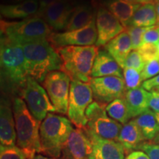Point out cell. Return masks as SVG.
Here are the masks:
<instances>
[{
    "label": "cell",
    "instance_id": "40",
    "mask_svg": "<svg viewBox=\"0 0 159 159\" xmlns=\"http://www.w3.org/2000/svg\"><path fill=\"white\" fill-rule=\"evenodd\" d=\"M24 0H1L2 5H14L21 2Z\"/></svg>",
    "mask_w": 159,
    "mask_h": 159
},
{
    "label": "cell",
    "instance_id": "2",
    "mask_svg": "<svg viewBox=\"0 0 159 159\" xmlns=\"http://www.w3.org/2000/svg\"><path fill=\"white\" fill-rule=\"evenodd\" d=\"M13 111L17 145L25 152L27 159H30L41 152L40 122L31 114L22 98L14 99Z\"/></svg>",
    "mask_w": 159,
    "mask_h": 159
},
{
    "label": "cell",
    "instance_id": "10",
    "mask_svg": "<svg viewBox=\"0 0 159 159\" xmlns=\"http://www.w3.org/2000/svg\"><path fill=\"white\" fill-rule=\"evenodd\" d=\"M21 94L30 112L39 122H42L49 113L55 112L45 89L34 79L27 78Z\"/></svg>",
    "mask_w": 159,
    "mask_h": 159
},
{
    "label": "cell",
    "instance_id": "27",
    "mask_svg": "<svg viewBox=\"0 0 159 159\" xmlns=\"http://www.w3.org/2000/svg\"><path fill=\"white\" fill-rule=\"evenodd\" d=\"M106 112L109 116L114 120L122 125H125L131 118L128 105L124 98L116 99L108 103L106 108Z\"/></svg>",
    "mask_w": 159,
    "mask_h": 159
},
{
    "label": "cell",
    "instance_id": "19",
    "mask_svg": "<svg viewBox=\"0 0 159 159\" xmlns=\"http://www.w3.org/2000/svg\"><path fill=\"white\" fill-rule=\"evenodd\" d=\"M39 10V0H24L14 5H1L0 13L7 19H26L36 16Z\"/></svg>",
    "mask_w": 159,
    "mask_h": 159
},
{
    "label": "cell",
    "instance_id": "20",
    "mask_svg": "<svg viewBox=\"0 0 159 159\" xmlns=\"http://www.w3.org/2000/svg\"><path fill=\"white\" fill-rule=\"evenodd\" d=\"M150 92L142 87L127 90L124 99L128 105L131 118L137 117L148 111Z\"/></svg>",
    "mask_w": 159,
    "mask_h": 159
},
{
    "label": "cell",
    "instance_id": "6",
    "mask_svg": "<svg viewBox=\"0 0 159 159\" xmlns=\"http://www.w3.org/2000/svg\"><path fill=\"white\" fill-rule=\"evenodd\" d=\"M52 29L41 17L33 16L20 21H1V36L20 45L34 41L49 40Z\"/></svg>",
    "mask_w": 159,
    "mask_h": 159
},
{
    "label": "cell",
    "instance_id": "24",
    "mask_svg": "<svg viewBox=\"0 0 159 159\" xmlns=\"http://www.w3.org/2000/svg\"><path fill=\"white\" fill-rule=\"evenodd\" d=\"M156 25H158V17L156 5L155 3L151 2L141 5L127 27H150Z\"/></svg>",
    "mask_w": 159,
    "mask_h": 159
},
{
    "label": "cell",
    "instance_id": "32",
    "mask_svg": "<svg viewBox=\"0 0 159 159\" xmlns=\"http://www.w3.org/2000/svg\"><path fill=\"white\" fill-rule=\"evenodd\" d=\"M159 74V59H153L145 63L142 71L143 81L152 78Z\"/></svg>",
    "mask_w": 159,
    "mask_h": 159
},
{
    "label": "cell",
    "instance_id": "35",
    "mask_svg": "<svg viewBox=\"0 0 159 159\" xmlns=\"http://www.w3.org/2000/svg\"><path fill=\"white\" fill-rule=\"evenodd\" d=\"M159 41V25L149 27L143 38V43H152L157 45Z\"/></svg>",
    "mask_w": 159,
    "mask_h": 159
},
{
    "label": "cell",
    "instance_id": "22",
    "mask_svg": "<svg viewBox=\"0 0 159 159\" xmlns=\"http://www.w3.org/2000/svg\"><path fill=\"white\" fill-rule=\"evenodd\" d=\"M144 140V137L135 119L123 125L118 139V142L122 144L125 151L136 150L139 145Z\"/></svg>",
    "mask_w": 159,
    "mask_h": 159
},
{
    "label": "cell",
    "instance_id": "36",
    "mask_svg": "<svg viewBox=\"0 0 159 159\" xmlns=\"http://www.w3.org/2000/svg\"><path fill=\"white\" fill-rule=\"evenodd\" d=\"M149 108L155 113L159 112V92L154 91H150Z\"/></svg>",
    "mask_w": 159,
    "mask_h": 159
},
{
    "label": "cell",
    "instance_id": "41",
    "mask_svg": "<svg viewBox=\"0 0 159 159\" xmlns=\"http://www.w3.org/2000/svg\"><path fill=\"white\" fill-rule=\"evenodd\" d=\"M30 159H60V158H51V157L44 156H42V155H40V154H36L35 156H33V158H31Z\"/></svg>",
    "mask_w": 159,
    "mask_h": 159
},
{
    "label": "cell",
    "instance_id": "14",
    "mask_svg": "<svg viewBox=\"0 0 159 159\" xmlns=\"http://www.w3.org/2000/svg\"><path fill=\"white\" fill-rule=\"evenodd\" d=\"M93 152L91 141L84 130L73 129L63 149V159H89Z\"/></svg>",
    "mask_w": 159,
    "mask_h": 159
},
{
    "label": "cell",
    "instance_id": "37",
    "mask_svg": "<svg viewBox=\"0 0 159 159\" xmlns=\"http://www.w3.org/2000/svg\"><path fill=\"white\" fill-rule=\"evenodd\" d=\"M142 86L145 90L151 91L156 88H159V74L152 78L145 80L142 83Z\"/></svg>",
    "mask_w": 159,
    "mask_h": 159
},
{
    "label": "cell",
    "instance_id": "25",
    "mask_svg": "<svg viewBox=\"0 0 159 159\" xmlns=\"http://www.w3.org/2000/svg\"><path fill=\"white\" fill-rule=\"evenodd\" d=\"M94 10L89 5H80L74 8L68 23L65 27L66 31L82 28L95 19Z\"/></svg>",
    "mask_w": 159,
    "mask_h": 159
},
{
    "label": "cell",
    "instance_id": "12",
    "mask_svg": "<svg viewBox=\"0 0 159 159\" xmlns=\"http://www.w3.org/2000/svg\"><path fill=\"white\" fill-rule=\"evenodd\" d=\"M89 84L94 97L102 104L124 98L127 91L124 78L116 76L91 77Z\"/></svg>",
    "mask_w": 159,
    "mask_h": 159
},
{
    "label": "cell",
    "instance_id": "17",
    "mask_svg": "<svg viewBox=\"0 0 159 159\" xmlns=\"http://www.w3.org/2000/svg\"><path fill=\"white\" fill-rule=\"evenodd\" d=\"M16 131L13 108L8 101L2 99L0 106V144L1 146H15Z\"/></svg>",
    "mask_w": 159,
    "mask_h": 159
},
{
    "label": "cell",
    "instance_id": "45",
    "mask_svg": "<svg viewBox=\"0 0 159 159\" xmlns=\"http://www.w3.org/2000/svg\"><path fill=\"white\" fill-rule=\"evenodd\" d=\"M124 1L128 2L134 3V4H139L138 3V0H124Z\"/></svg>",
    "mask_w": 159,
    "mask_h": 159
},
{
    "label": "cell",
    "instance_id": "30",
    "mask_svg": "<svg viewBox=\"0 0 159 159\" xmlns=\"http://www.w3.org/2000/svg\"><path fill=\"white\" fill-rule=\"evenodd\" d=\"M149 27H128L126 28V31L130 35L131 42H132L133 50H138L142 45L143 38L145 32L148 30Z\"/></svg>",
    "mask_w": 159,
    "mask_h": 159
},
{
    "label": "cell",
    "instance_id": "16",
    "mask_svg": "<svg viewBox=\"0 0 159 159\" xmlns=\"http://www.w3.org/2000/svg\"><path fill=\"white\" fill-rule=\"evenodd\" d=\"M74 8L68 0H59L47 7L39 17L42 18L51 29L63 30Z\"/></svg>",
    "mask_w": 159,
    "mask_h": 159
},
{
    "label": "cell",
    "instance_id": "5",
    "mask_svg": "<svg viewBox=\"0 0 159 159\" xmlns=\"http://www.w3.org/2000/svg\"><path fill=\"white\" fill-rule=\"evenodd\" d=\"M0 61L2 76L7 79L11 84L23 89L29 76L22 47L19 43L1 36Z\"/></svg>",
    "mask_w": 159,
    "mask_h": 159
},
{
    "label": "cell",
    "instance_id": "11",
    "mask_svg": "<svg viewBox=\"0 0 159 159\" xmlns=\"http://www.w3.org/2000/svg\"><path fill=\"white\" fill-rule=\"evenodd\" d=\"M97 41V30L95 19L82 28L62 33H52L49 39V41L55 49L69 46H93L96 44Z\"/></svg>",
    "mask_w": 159,
    "mask_h": 159
},
{
    "label": "cell",
    "instance_id": "47",
    "mask_svg": "<svg viewBox=\"0 0 159 159\" xmlns=\"http://www.w3.org/2000/svg\"><path fill=\"white\" fill-rule=\"evenodd\" d=\"M157 49H158V57H159V41L158 43H157Z\"/></svg>",
    "mask_w": 159,
    "mask_h": 159
},
{
    "label": "cell",
    "instance_id": "7",
    "mask_svg": "<svg viewBox=\"0 0 159 159\" xmlns=\"http://www.w3.org/2000/svg\"><path fill=\"white\" fill-rule=\"evenodd\" d=\"M105 108L100 102L91 103L85 111L87 124L84 129L102 139L118 142L122 125L111 119Z\"/></svg>",
    "mask_w": 159,
    "mask_h": 159
},
{
    "label": "cell",
    "instance_id": "4",
    "mask_svg": "<svg viewBox=\"0 0 159 159\" xmlns=\"http://www.w3.org/2000/svg\"><path fill=\"white\" fill-rule=\"evenodd\" d=\"M73 129L69 119L49 113L40 125L41 152L48 157L59 158Z\"/></svg>",
    "mask_w": 159,
    "mask_h": 159
},
{
    "label": "cell",
    "instance_id": "48",
    "mask_svg": "<svg viewBox=\"0 0 159 159\" xmlns=\"http://www.w3.org/2000/svg\"><path fill=\"white\" fill-rule=\"evenodd\" d=\"M152 91H157V92H159V88H156V89H153V90H152Z\"/></svg>",
    "mask_w": 159,
    "mask_h": 159
},
{
    "label": "cell",
    "instance_id": "1",
    "mask_svg": "<svg viewBox=\"0 0 159 159\" xmlns=\"http://www.w3.org/2000/svg\"><path fill=\"white\" fill-rule=\"evenodd\" d=\"M21 46L25 53L27 75L37 82L43 83L51 71L61 70V57L49 40L26 43Z\"/></svg>",
    "mask_w": 159,
    "mask_h": 159
},
{
    "label": "cell",
    "instance_id": "33",
    "mask_svg": "<svg viewBox=\"0 0 159 159\" xmlns=\"http://www.w3.org/2000/svg\"><path fill=\"white\" fill-rule=\"evenodd\" d=\"M145 63L153 59H159L157 45L152 43H143L138 49Z\"/></svg>",
    "mask_w": 159,
    "mask_h": 159
},
{
    "label": "cell",
    "instance_id": "42",
    "mask_svg": "<svg viewBox=\"0 0 159 159\" xmlns=\"http://www.w3.org/2000/svg\"><path fill=\"white\" fill-rule=\"evenodd\" d=\"M155 5H156L157 17H158V24L159 25V1H155Z\"/></svg>",
    "mask_w": 159,
    "mask_h": 159
},
{
    "label": "cell",
    "instance_id": "49",
    "mask_svg": "<svg viewBox=\"0 0 159 159\" xmlns=\"http://www.w3.org/2000/svg\"><path fill=\"white\" fill-rule=\"evenodd\" d=\"M155 1H159V0H155Z\"/></svg>",
    "mask_w": 159,
    "mask_h": 159
},
{
    "label": "cell",
    "instance_id": "18",
    "mask_svg": "<svg viewBox=\"0 0 159 159\" xmlns=\"http://www.w3.org/2000/svg\"><path fill=\"white\" fill-rule=\"evenodd\" d=\"M116 76L123 77L122 68L117 61L105 49H101L97 52L95 58L91 77Z\"/></svg>",
    "mask_w": 159,
    "mask_h": 159
},
{
    "label": "cell",
    "instance_id": "21",
    "mask_svg": "<svg viewBox=\"0 0 159 159\" xmlns=\"http://www.w3.org/2000/svg\"><path fill=\"white\" fill-rule=\"evenodd\" d=\"M105 49L123 68L125 60L133 49L132 42L128 32H123L111 40L105 46Z\"/></svg>",
    "mask_w": 159,
    "mask_h": 159
},
{
    "label": "cell",
    "instance_id": "44",
    "mask_svg": "<svg viewBox=\"0 0 159 159\" xmlns=\"http://www.w3.org/2000/svg\"><path fill=\"white\" fill-rule=\"evenodd\" d=\"M153 142L156 143V144H159V133L156 136V138L153 139Z\"/></svg>",
    "mask_w": 159,
    "mask_h": 159
},
{
    "label": "cell",
    "instance_id": "34",
    "mask_svg": "<svg viewBox=\"0 0 159 159\" xmlns=\"http://www.w3.org/2000/svg\"><path fill=\"white\" fill-rule=\"evenodd\" d=\"M136 150L144 152L150 159H159V144L156 143L142 142L139 145Z\"/></svg>",
    "mask_w": 159,
    "mask_h": 159
},
{
    "label": "cell",
    "instance_id": "26",
    "mask_svg": "<svg viewBox=\"0 0 159 159\" xmlns=\"http://www.w3.org/2000/svg\"><path fill=\"white\" fill-rule=\"evenodd\" d=\"M135 121L142 131L145 140H153L159 133V124L156 114L150 109L137 116Z\"/></svg>",
    "mask_w": 159,
    "mask_h": 159
},
{
    "label": "cell",
    "instance_id": "3",
    "mask_svg": "<svg viewBox=\"0 0 159 159\" xmlns=\"http://www.w3.org/2000/svg\"><path fill=\"white\" fill-rule=\"evenodd\" d=\"M62 62L61 70L71 80L89 83L91 71L98 52L97 46H69L56 49Z\"/></svg>",
    "mask_w": 159,
    "mask_h": 159
},
{
    "label": "cell",
    "instance_id": "28",
    "mask_svg": "<svg viewBox=\"0 0 159 159\" xmlns=\"http://www.w3.org/2000/svg\"><path fill=\"white\" fill-rule=\"evenodd\" d=\"M123 77L127 90L139 88L143 81L142 72L133 68L123 69Z\"/></svg>",
    "mask_w": 159,
    "mask_h": 159
},
{
    "label": "cell",
    "instance_id": "15",
    "mask_svg": "<svg viewBox=\"0 0 159 159\" xmlns=\"http://www.w3.org/2000/svg\"><path fill=\"white\" fill-rule=\"evenodd\" d=\"M83 130L92 143L93 152L89 159H125L126 151L122 144L102 139L90 131Z\"/></svg>",
    "mask_w": 159,
    "mask_h": 159
},
{
    "label": "cell",
    "instance_id": "31",
    "mask_svg": "<svg viewBox=\"0 0 159 159\" xmlns=\"http://www.w3.org/2000/svg\"><path fill=\"white\" fill-rule=\"evenodd\" d=\"M0 159H27L25 152L18 146L0 147Z\"/></svg>",
    "mask_w": 159,
    "mask_h": 159
},
{
    "label": "cell",
    "instance_id": "23",
    "mask_svg": "<svg viewBox=\"0 0 159 159\" xmlns=\"http://www.w3.org/2000/svg\"><path fill=\"white\" fill-rule=\"evenodd\" d=\"M105 5L106 8L119 20L125 29L141 6V4L130 3L124 0H108Z\"/></svg>",
    "mask_w": 159,
    "mask_h": 159
},
{
    "label": "cell",
    "instance_id": "29",
    "mask_svg": "<svg viewBox=\"0 0 159 159\" xmlns=\"http://www.w3.org/2000/svg\"><path fill=\"white\" fill-rule=\"evenodd\" d=\"M145 66V61L138 50H132L125 60L123 68H133L142 72Z\"/></svg>",
    "mask_w": 159,
    "mask_h": 159
},
{
    "label": "cell",
    "instance_id": "46",
    "mask_svg": "<svg viewBox=\"0 0 159 159\" xmlns=\"http://www.w3.org/2000/svg\"><path fill=\"white\" fill-rule=\"evenodd\" d=\"M155 114H156V119H157V121H158V122L159 124V112L158 113H155Z\"/></svg>",
    "mask_w": 159,
    "mask_h": 159
},
{
    "label": "cell",
    "instance_id": "43",
    "mask_svg": "<svg viewBox=\"0 0 159 159\" xmlns=\"http://www.w3.org/2000/svg\"><path fill=\"white\" fill-rule=\"evenodd\" d=\"M152 2V0H138V3L143 5V4H147V3H151Z\"/></svg>",
    "mask_w": 159,
    "mask_h": 159
},
{
    "label": "cell",
    "instance_id": "8",
    "mask_svg": "<svg viewBox=\"0 0 159 159\" xmlns=\"http://www.w3.org/2000/svg\"><path fill=\"white\" fill-rule=\"evenodd\" d=\"M93 91L89 83L71 80L69 92L68 116L77 128L84 129L87 124L85 111L93 102Z\"/></svg>",
    "mask_w": 159,
    "mask_h": 159
},
{
    "label": "cell",
    "instance_id": "9",
    "mask_svg": "<svg viewBox=\"0 0 159 159\" xmlns=\"http://www.w3.org/2000/svg\"><path fill=\"white\" fill-rule=\"evenodd\" d=\"M71 82L69 75L61 70L51 71L45 77L43 88L48 94L55 112L63 115L68 114Z\"/></svg>",
    "mask_w": 159,
    "mask_h": 159
},
{
    "label": "cell",
    "instance_id": "39",
    "mask_svg": "<svg viewBox=\"0 0 159 159\" xmlns=\"http://www.w3.org/2000/svg\"><path fill=\"white\" fill-rule=\"evenodd\" d=\"M57 1H59V0H39V10L36 16H40L47 7H48L49 5H52L53 3L56 2Z\"/></svg>",
    "mask_w": 159,
    "mask_h": 159
},
{
    "label": "cell",
    "instance_id": "38",
    "mask_svg": "<svg viewBox=\"0 0 159 159\" xmlns=\"http://www.w3.org/2000/svg\"><path fill=\"white\" fill-rule=\"evenodd\" d=\"M125 159H150L149 156L142 150L132 151Z\"/></svg>",
    "mask_w": 159,
    "mask_h": 159
},
{
    "label": "cell",
    "instance_id": "13",
    "mask_svg": "<svg viewBox=\"0 0 159 159\" xmlns=\"http://www.w3.org/2000/svg\"><path fill=\"white\" fill-rule=\"evenodd\" d=\"M97 47H103L117 35L125 31V27L119 20L106 7H100L96 13Z\"/></svg>",
    "mask_w": 159,
    "mask_h": 159
}]
</instances>
